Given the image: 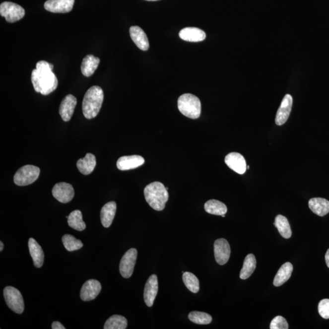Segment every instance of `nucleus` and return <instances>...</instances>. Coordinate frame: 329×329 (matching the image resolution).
Instances as JSON below:
<instances>
[{"mask_svg": "<svg viewBox=\"0 0 329 329\" xmlns=\"http://www.w3.org/2000/svg\"><path fill=\"white\" fill-rule=\"evenodd\" d=\"M31 81L35 91L43 95H47L57 89V77L53 73L50 63L41 61L36 64V68L31 74Z\"/></svg>", "mask_w": 329, "mask_h": 329, "instance_id": "1", "label": "nucleus"}, {"mask_svg": "<svg viewBox=\"0 0 329 329\" xmlns=\"http://www.w3.org/2000/svg\"><path fill=\"white\" fill-rule=\"evenodd\" d=\"M103 90L100 87L93 86L87 91L82 101L83 114L86 119H92L97 116L102 106Z\"/></svg>", "mask_w": 329, "mask_h": 329, "instance_id": "2", "label": "nucleus"}, {"mask_svg": "<svg viewBox=\"0 0 329 329\" xmlns=\"http://www.w3.org/2000/svg\"><path fill=\"white\" fill-rule=\"evenodd\" d=\"M144 195L146 202L153 209L157 211L164 209L166 202L169 197L166 187L159 182L148 184L144 189Z\"/></svg>", "mask_w": 329, "mask_h": 329, "instance_id": "3", "label": "nucleus"}, {"mask_svg": "<svg viewBox=\"0 0 329 329\" xmlns=\"http://www.w3.org/2000/svg\"><path fill=\"white\" fill-rule=\"evenodd\" d=\"M179 111L184 116L192 119H198L201 112V104L197 96L190 93L181 95L178 99Z\"/></svg>", "mask_w": 329, "mask_h": 329, "instance_id": "4", "label": "nucleus"}, {"mask_svg": "<svg viewBox=\"0 0 329 329\" xmlns=\"http://www.w3.org/2000/svg\"><path fill=\"white\" fill-rule=\"evenodd\" d=\"M40 172V168L36 166H24L16 172L14 177V183L18 186H28L38 179Z\"/></svg>", "mask_w": 329, "mask_h": 329, "instance_id": "5", "label": "nucleus"}, {"mask_svg": "<svg viewBox=\"0 0 329 329\" xmlns=\"http://www.w3.org/2000/svg\"><path fill=\"white\" fill-rule=\"evenodd\" d=\"M4 297L7 306L16 314H21L25 309V304L20 291L13 287L4 289Z\"/></svg>", "mask_w": 329, "mask_h": 329, "instance_id": "6", "label": "nucleus"}, {"mask_svg": "<svg viewBox=\"0 0 329 329\" xmlns=\"http://www.w3.org/2000/svg\"><path fill=\"white\" fill-rule=\"evenodd\" d=\"M0 14L6 18L9 23H14L23 18L25 14V9L14 2L5 1L0 5Z\"/></svg>", "mask_w": 329, "mask_h": 329, "instance_id": "7", "label": "nucleus"}, {"mask_svg": "<svg viewBox=\"0 0 329 329\" xmlns=\"http://www.w3.org/2000/svg\"><path fill=\"white\" fill-rule=\"evenodd\" d=\"M137 258V251L131 248L123 256L120 263V272L123 277L128 279L132 275Z\"/></svg>", "mask_w": 329, "mask_h": 329, "instance_id": "8", "label": "nucleus"}, {"mask_svg": "<svg viewBox=\"0 0 329 329\" xmlns=\"http://www.w3.org/2000/svg\"><path fill=\"white\" fill-rule=\"evenodd\" d=\"M214 254L215 261L220 265H224L229 261L231 256V247L224 239L216 240L214 243Z\"/></svg>", "mask_w": 329, "mask_h": 329, "instance_id": "9", "label": "nucleus"}, {"mask_svg": "<svg viewBox=\"0 0 329 329\" xmlns=\"http://www.w3.org/2000/svg\"><path fill=\"white\" fill-rule=\"evenodd\" d=\"M52 194L56 199L62 203H68L73 199L74 191L71 184L66 183L56 184L53 187Z\"/></svg>", "mask_w": 329, "mask_h": 329, "instance_id": "10", "label": "nucleus"}, {"mask_svg": "<svg viewBox=\"0 0 329 329\" xmlns=\"http://www.w3.org/2000/svg\"><path fill=\"white\" fill-rule=\"evenodd\" d=\"M101 290V285L97 280L90 279L87 280L82 285L80 296L82 301H90L95 299L100 294Z\"/></svg>", "mask_w": 329, "mask_h": 329, "instance_id": "11", "label": "nucleus"}, {"mask_svg": "<svg viewBox=\"0 0 329 329\" xmlns=\"http://www.w3.org/2000/svg\"><path fill=\"white\" fill-rule=\"evenodd\" d=\"M159 283L156 274H152L148 278L144 289V301L148 307H152L157 295Z\"/></svg>", "mask_w": 329, "mask_h": 329, "instance_id": "12", "label": "nucleus"}, {"mask_svg": "<svg viewBox=\"0 0 329 329\" xmlns=\"http://www.w3.org/2000/svg\"><path fill=\"white\" fill-rule=\"evenodd\" d=\"M225 163L234 172L243 175L247 169V162L244 157L238 152H231L225 157Z\"/></svg>", "mask_w": 329, "mask_h": 329, "instance_id": "13", "label": "nucleus"}, {"mask_svg": "<svg viewBox=\"0 0 329 329\" xmlns=\"http://www.w3.org/2000/svg\"><path fill=\"white\" fill-rule=\"evenodd\" d=\"M74 0H47L45 9L53 13H67L73 9Z\"/></svg>", "mask_w": 329, "mask_h": 329, "instance_id": "14", "label": "nucleus"}, {"mask_svg": "<svg viewBox=\"0 0 329 329\" xmlns=\"http://www.w3.org/2000/svg\"><path fill=\"white\" fill-rule=\"evenodd\" d=\"M293 105V98L290 95L284 96L275 117V124L281 126L287 121Z\"/></svg>", "mask_w": 329, "mask_h": 329, "instance_id": "15", "label": "nucleus"}, {"mask_svg": "<svg viewBox=\"0 0 329 329\" xmlns=\"http://www.w3.org/2000/svg\"><path fill=\"white\" fill-rule=\"evenodd\" d=\"M144 163L143 157L138 155L123 156L117 160V167L120 170H130L140 167Z\"/></svg>", "mask_w": 329, "mask_h": 329, "instance_id": "16", "label": "nucleus"}, {"mask_svg": "<svg viewBox=\"0 0 329 329\" xmlns=\"http://www.w3.org/2000/svg\"><path fill=\"white\" fill-rule=\"evenodd\" d=\"M76 104V98L73 95H68L64 98L61 103L60 114L64 122H68L71 119Z\"/></svg>", "mask_w": 329, "mask_h": 329, "instance_id": "17", "label": "nucleus"}, {"mask_svg": "<svg viewBox=\"0 0 329 329\" xmlns=\"http://www.w3.org/2000/svg\"><path fill=\"white\" fill-rule=\"evenodd\" d=\"M130 33L131 39L138 48L142 51H147L149 49L148 37L142 29L137 26H131Z\"/></svg>", "mask_w": 329, "mask_h": 329, "instance_id": "18", "label": "nucleus"}, {"mask_svg": "<svg viewBox=\"0 0 329 329\" xmlns=\"http://www.w3.org/2000/svg\"><path fill=\"white\" fill-rule=\"evenodd\" d=\"M179 37L184 41L191 42H198L204 41L206 37L204 31L197 28H184L179 32Z\"/></svg>", "mask_w": 329, "mask_h": 329, "instance_id": "19", "label": "nucleus"}, {"mask_svg": "<svg viewBox=\"0 0 329 329\" xmlns=\"http://www.w3.org/2000/svg\"><path fill=\"white\" fill-rule=\"evenodd\" d=\"M29 253L36 267L42 266L44 262V253L41 246L33 238L29 239L28 242Z\"/></svg>", "mask_w": 329, "mask_h": 329, "instance_id": "20", "label": "nucleus"}, {"mask_svg": "<svg viewBox=\"0 0 329 329\" xmlns=\"http://www.w3.org/2000/svg\"><path fill=\"white\" fill-rule=\"evenodd\" d=\"M117 204L114 201L107 203L101 208L100 216L101 223L106 228L111 226L116 216Z\"/></svg>", "mask_w": 329, "mask_h": 329, "instance_id": "21", "label": "nucleus"}, {"mask_svg": "<svg viewBox=\"0 0 329 329\" xmlns=\"http://www.w3.org/2000/svg\"><path fill=\"white\" fill-rule=\"evenodd\" d=\"M96 164V157L94 155L87 153L84 158L77 160L76 166L77 169L83 175H89L94 170Z\"/></svg>", "mask_w": 329, "mask_h": 329, "instance_id": "22", "label": "nucleus"}, {"mask_svg": "<svg viewBox=\"0 0 329 329\" xmlns=\"http://www.w3.org/2000/svg\"><path fill=\"white\" fill-rule=\"evenodd\" d=\"M309 206L310 210L318 216H325L329 212V201L322 197L310 199Z\"/></svg>", "mask_w": 329, "mask_h": 329, "instance_id": "23", "label": "nucleus"}, {"mask_svg": "<svg viewBox=\"0 0 329 329\" xmlns=\"http://www.w3.org/2000/svg\"><path fill=\"white\" fill-rule=\"evenodd\" d=\"M100 60L93 55H87L83 59L81 64V72L83 75L90 77L92 75L98 68Z\"/></svg>", "mask_w": 329, "mask_h": 329, "instance_id": "24", "label": "nucleus"}, {"mask_svg": "<svg viewBox=\"0 0 329 329\" xmlns=\"http://www.w3.org/2000/svg\"><path fill=\"white\" fill-rule=\"evenodd\" d=\"M293 266L290 262H286L280 267L274 277L273 284L275 287H279L290 279L292 274Z\"/></svg>", "mask_w": 329, "mask_h": 329, "instance_id": "25", "label": "nucleus"}, {"mask_svg": "<svg viewBox=\"0 0 329 329\" xmlns=\"http://www.w3.org/2000/svg\"><path fill=\"white\" fill-rule=\"evenodd\" d=\"M256 267V259L252 254H248L246 257L243 266L240 273V279H247L253 273Z\"/></svg>", "mask_w": 329, "mask_h": 329, "instance_id": "26", "label": "nucleus"}, {"mask_svg": "<svg viewBox=\"0 0 329 329\" xmlns=\"http://www.w3.org/2000/svg\"><path fill=\"white\" fill-rule=\"evenodd\" d=\"M204 209L206 212L215 215H225L227 208L224 203L216 199H211L205 202Z\"/></svg>", "mask_w": 329, "mask_h": 329, "instance_id": "27", "label": "nucleus"}, {"mask_svg": "<svg viewBox=\"0 0 329 329\" xmlns=\"http://www.w3.org/2000/svg\"><path fill=\"white\" fill-rule=\"evenodd\" d=\"M274 224L282 237L286 239H290L292 232L290 223L285 216L281 215H277L275 218Z\"/></svg>", "mask_w": 329, "mask_h": 329, "instance_id": "28", "label": "nucleus"}, {"mask_svg": "<svg viewBox=\"0 0 329 329\" xmlns=\"http://www.w3.org/2000/svg\"><path fill=\"white\" fill-rule=\"evenodd\" d=\"M67 219L69 226L76 231H82L86 228V224L82 219V213L79 210H74L69 213Z\"/></svg>", "mask_w": 329, "mask_h": 329, "instance_id": "29", "label": "nucleus"}, {"mask_svg": "<svg viewBox=\"0 0 329 329\" xmlns=\"http://www.w3.org/2000/svg\"><path fill=\"white\" fill-rule=\"evenodd\" d=\"M128 326V321L121 315H115L110 317L104 325V329H125Z\"/></svg>", "mask_w": 329, "mask_h": 329, "instance_id": "30", "label": "nucleus"}, {"mask_svg": "<svg viewBox=\"0 0 329 329\" xmlns=\"http://www.w3.org/2000/svg\"><path fill=\"white\" fill-rule=\"evenodd\" d=\"M183 280L187 289L191 292L197 293L199 291V281L196 275L190 272H184Z\"/></svg>", "mask_w": 329, "mask_h": 329, "instance_id": "31", "label": "nucleus"}, {"mask_svg": "<svg viewBox=\"0 0 329 329\" xmlns=\"http://www.w3.org/2000/svg\"><path fill=\"white\" fill-rule=\"evenodd\" d=\"M189 319L192 322L197 325H208L212 321V318L209 314L204 312L194 311L190 313Z\"/></svg>", "mask_w": 329, "mask_h": 329, "instance_id": "32", "label": "nucleus"}, {"mask_svg": "<svg viewBox=\"0 0 329 329\" xmlns=\"http://www.w3.org/2000/svg\"><path fill=\"white\" fill-rule=\"evenodd\" d=\"M63 243L64 247L68 251L78 250L83 247L81 240H77L73 235L69 234L64 235L63 237Z\"/></svg>", "mask_w": 329, "mask_h": 329, "instance_id": "33", "label": "nucleus"}, {"mask_svg": "<svg viewBox=\"0 0 329 329\" xmlns=\"http://www.w3.org/2000/svg\"><path fill=\"white\" fill-rule=\"evenodd\" d=\"M271 329H288V324L287 320L281 316H277L271 321L270 324Z\"/></svg>", "mask_w": 329, "mask_h": 329, "instance_id": "34", "label": "nucleus"}, {"mask_svg": "<svg viewBox=\"0 0 329 329\" xmlns=\"http://www.w3.org/2000/svg\"><path fill=\"white\" fill-rule=\"evenodd\" d=\"M318 312L321 317L325 319H329V299H325L318 304Z\"/></svg>", "mask_w": 329, "mask_h": 329, "instance_id": "35", "label": "nucleus"}, {"mask_svg": "<svg viewBox=\"0 0 329 329\" xmlns=\"http://www.w3.org/2000/svg\"><path fill=\"white\" fill-rule=\"evenodd\" d=\"M53 329H66V328L59 322H55L52 324Z\"/></svg>", "mask_w": 329, "mask_h": 329, "instance_id": "36", "label": "nucleus"}, {"mask_svg": "<svg viewBox=\"0 0 329 329\" xmlns=\"http://www.w3.org/2000/svg\"><path fill=\"white\" fill-rule=\"evenodd\" d=\"M325 260H326V264H327V266L329 268V249L327 251V252H326L325 256Z\"/></svg>", "mask_w": 329, "mask_h": 329, "instance_id": "37", "label": "nucleus"}, {"mask_svg": "<svg viewBox=\"0 0 329 329\" xmlns=\"http://www.w3.org/2000/svg\"><path fill=\"white\" fill-rule=\"evenodd\" d=\"M4 249V245L3 243H2V242H0V251H1L3 250Z\"/></svg>", "mask_w": 329, "mask_h": 329, "instance_id": "38", "label": "nucleus"}, {"mask_svg": "<svg viewBox=\"0 0 329 329\" xmlns=\"http://www.w3.org/2000/svg\"><path fill=\"white\" fill-rule=\"evenodd\" d=\"M146 1H159V0H146Z\"/></svg>", "mask_w": 329, "mask_h": 329, "instance_id": "39", "label": "nucleus"}, {"mask_svg": "<svg viewBox=\"0 0 329 329\" xmlns=\"http://www.w3.org/2000/svg\"><path fill=\"white\" fill-rule=\"evenodd\" d=\"M221 216H223V217H224V218L225 217V215H221Z\"/></svg>", "mask_w": 329, "mask_h": 329, "instance_id": "40", "label": "nucleus"}, {"mask_svg": "<svg viewBox=\"0 0 329 329\" xmlns=\"http://www.w3.org/2000/svg\"><path fill=\"white\" fill-rule=\"evenodd\" d=\"M247 168L249 169V168H250V166H247Z\"/></svg>", "mask_w": 329, "mask_h": 329, "instance_id": "41", "label": "nucleus"}, {"mask_svg": "<svg viewBox=\"0 0 329 329\" xmlns=\"http://www.w3.org/2000/svg\"><path fill=\"white\" fill-rule=\"evenodd\" d=\"M166 189H167V191H168V187H166Z\"/></svg>", "mask_w": 329, "mask_h": 329, "instance_id": "42", "label": "nucleus"}]
</instances>
